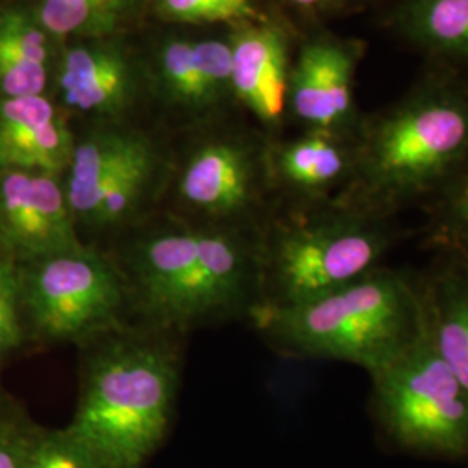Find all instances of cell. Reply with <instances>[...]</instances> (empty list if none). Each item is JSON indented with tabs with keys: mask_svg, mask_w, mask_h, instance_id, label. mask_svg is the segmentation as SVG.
Segmentation results:
<instances>
[{
	"mask_svg": "<svg viewBox=\"0 0 468 468\" xmlns=\"http://www.w3.org/2000/svg\"><path fill=\"white\" fill-rule=\"evenodd\" d=\"M129 268L143 309L162 324L253 311L261 297L259 241L233 229L156 231L135 245Z\"/></svg>",
	"mask_w": 468,
	"mask_h": 468,
	"instance_id": "3",
	"label": "cell"
},
{
	"mask_svg": "<svg viewBox=\"0 0 468 468\" xmlns=\"http://www.w3.org/2000/svg\"><path fill=\"white\" fill-rule=\"evenodd\" d=\"M420 288L427 334L468 392V266L437 259Z\"/></svg>",
	"mask_w": 468,
	"mask_h": 468,
	"instance_id": "15",
	"label": "cell"
},
{
	"mask_svg": "<svg viewBox=\"0 0 468 468\" xmlns=\"http://www.w3.org/2000/svg\"><path fill=\"white\" fill-rule=\"evenodd\" d=\"M371 377V410L384 434L401 450L468 458V392L425 332Z\"/></svg>",
	"mask_w": 468,
	"mask_h": 468,
	"instance_id": "6",
	"label": "cell"
},
{
	"mask_svg": "<svg viewBox=\"0 0 468 468\" xmlns=\"http://www.w3.org/2000/svg\"><path fill=\"white\" fill-rule=\"evenodd\" d=\"M268 179L266 156L234 139L198 146L186 160L179 195L197 212L216 218L249 214Z\"/></svg>",
	"mask_w": 468,
	"mask_h": 468,
	"instance_id": "10",
	"label": "cell"
},
{
	"mask_svg": "<svg viewBox=\"0 0 468 468\" xmlns=\"http://www.w3.org/2000/svg\"><path fill=\"white\" fill-rule=\"evenodd\" d=\"M251 313L284 352L346 361L369 375L396 361L425 332L420 278L385 266L314 301Z\"/></svg>",
	"mask_w": 468,
	"mask_h": 468,
	"instance_id": "2",
	"label": "cell"
},
{
	"mask_svg": "<svg viewBox=\"0 0 468 468\" xmlns=\"http://www.w3.org/2000/svg\"><path fill=\"white\" fill-rule=\"evenodd\" d=\"M160 80L170 101L186 108H200L195 42L186 38H170L158 54Z\"/></svg>",
	"mask_w": 468,
	"mask_h": 468,
	"instance_id": "24",
	"label": "cell"
},
{
	"mask_svg": "<svg viewBox=\"0 0 468 468\" xmlns=\"http://www.w3.org/2000/svg\"><path fill=\"white\" fill-rule=\"evenodd\" d=\"M154 174V150L150 148L139 154L117 177L106 186L100 203L89 222L90 228H113L133 216L144 198Z\"/></svg>",
	"mask_w": 468,
	"mask_h": 468,
	"instance_id": "21",
	"label": "cell"
},
{
	"mask_svg": "<svg viewBox=\"0 0 468 468\" xmlns=\"http://www.w3.org/2000/svg\"><path fill=\"white\" fill-rule=\"evenodd\" d=\"M283 2L297 13L309 17L334 16L338 13H344L354 4H357V0H283Z\"/></svg>",
	"mask_w": 468,
	"mask_h": 468,
	"instance_id": "28",
	"label": "cell"
},
{
	"mask_svg": "<svg viewBox=\"0 0 468 468\" xmlns=\"http://www.w3.org/2000/svg\"><path fill=\"white\" fill-rule=\"evenodd\" d=\"M363 44L354 38L316 35L305 40L292 63L288 112L305 131L356 141L363 117L354 90Z\"/></svg>",
	"mask_w": 468,
	"mask_h": 468,
	"instance_id": "8",
	"label": "cell"
},
{
	"mask_svg": "<svg viewBox=\"0 0 468 468\" xmlns=\"http://www.w3.org/2000/svg\"><path fill=\"white\" fill-rule=\"evenodd\" d=\"M150 148V141L133 131H104L75 143L65 172V191L77 224L89 222L106 186Z\"/></svg>",
	"mask_w": 468,
	"mask_h": 468,
	"instance_id": "16",
	"label": "cell"
},
{
	"mask_svg": "<svg viewBox=\"0 0 468 468\" xmlns=\"http://www.w3.org/2000/svg\"><path fill=\"white\" fill-rule=\"evenodd\" d=\"M268 177L305 200H332L349 183L354 168V141L305 131L266 156Z\"/></svg>",
	"mask_w": 468,
	"mask_h": 468,
	"instance_id": "14",
	"label": "cell"
},
{
	"mask_svg": "<svg viewBox=\"0 0 468 468\" xmlns=\"http://www.w3.org/2000/svg\"><path fill=\"white\" fill-rule=\"evenodd\" d=\"M19 268L25 326L42 340L77 342L117 323L125 276L84 243Z\"/></svg>",
	"mask_w": 468,
	"mask_h": 468,
	"instance_id": "7",
	"label": "cell"
},
{
	"mask_svg": "<svg viewBox=\"0 0 468 468\" xmlns=\"http://www.w3.org/2000/svg\"><path fill=\"white\" fill-rule=\"evenodd\" d=\"M156 7L162 16L177 23H231L239 27L268 19L253 0H156Z\"/></svg>",
	"mask_w": 468,
	"mask_h": 468,
	"instance_id": "23",
	"label": "cell"
},
{
	"mask_svg": "<svg viewBox=\"0 0 468 468\" xmlns=\"http://www.w3.org/2000/svg\"><path fill=\"white\" fill-rule=\"evenodd\" d=\"M50 37L34 15L0 11V96L2 100L44 96L50 61Z\"/></svg>",
	"mask_w": 468,
	"mask_h": 468,
	"instance_id": "18",
	"label": "cell"
},
{
	"mask_svg": "<svg viewBox=\"0 0 468 468\" xmlns=\"http://www.w3.org/2000/svg\"><path fill=\"white\" fill-rule=\"evenodd\" d=\"M399 234L390 218H373L340 201L276 222L259 239L261 297L255 309L314 301L382 268Z\"/></svg>",
	"mask_w": 468,
	"mask_h": 468,
	"instance_id": "5",
	"label": "cell"
},
{
	"mask_svg": "<svg viewBox=\"0 0 468 468\" xmlns=\"http://www.w3.org/2000/svg\"><path fill=\"white\" fill-rule=\"evenodd\" d=\"M387 27L435 61L468 68V0H398Z\"/></svg>",
	"mask_w": 468,
	"mask_h": 468,
	"instance_id": "17",
	"label": "cell"
},
{
	"mask_svg": "<svg viewBox=\"0 0 468 468\" xmlns=\"http://www.w3.org/2000/svg\"><path fill=\"white\" fill-rule=\"evenodd\" d=\"M25 336L21 302V268L0 255V361L16 351Z\"/></svg>",
	"mask_w": 468,
	"mask_h": 468,
	"instance_id": "26",
	"label": "cell"
},
{
	"mask_svg": "<svg viewBox=\"0 0 468 468\" xmlns=\"http://www.w3.org/2000/svg\"><path fill=\"white\" fill-rule=\"evenodd\" d=\"M177 361L167 346L123 338L92 356L67 431L110 468H139L167 434Z\"/></svg>",
	"mask_w": 468,
	"mask_h": 468,
	"instance_id": "4",
	"label": "cell"
},
{
	"mask_svg": "<svg viewBox=\"0 0 468 468\" xmlns=\"http://www.w3.org/2000/svg\"><path fill=\"white\" fill-rule=\"evenodd\" d=\"M23 468H110L65 431L32 429Z\"/></svg>",
	"mask_w": 468,
	"mask_h": 468,
	"instance_id": "22",
	"label": "cell"
},
{
	"mask_svg": "<svg viewBox=\"0 0 468 468\" xmlns=\"http://www.w3.org/2000/svg\"><path fill=\"white\" fill-rule=\"evenodd\" d=\"M75 143L67 122L46 96L0 100V170L61 177Z\"/></svg>",
	"mask_w": 468,
	"mask_h": 468,
	"instance_id": "12",
	"label": "cell"
},
{
	"mask_svg": "<svg viewBox=\"0 0 468 468\" xmlns=\"http://www.w3.org/2000/svg\"><path fill=\"white\" fill-rule=\"evenodd\" d=\"M233 50L231 94L269 129L288 113L292 71L290 40L271 19L239 25L229 37Z\"/></svg>",
	"mask_w": 468,
	"mask_h": 468,
	"instance_id": "11",
	"label": "cell"
},
{
	"mask_svg": "<svg viewBox=\"0 0 468 468\" xmlns=\"http://www.w3.org/2000/svg\"><path fill=\"white\" fill-rule=\"evenodd\" d=\"M30 432L19 420L0 417V468H23Z\"/></svg>",
	"mask_w": 468,
	"mask_h": 468,
	"instance_id": "27",
	"label": "cell"
},
{
	"mask_svg": "<svg viewBox=\"0 0 468 468\" xmlns=\"http://www.w3.org/2000/svg\"><path fill=\"white\" fill-rule=\"evenodd\" d=\"M82 245L59 176L0 170V255L19 266Z\"/></svg>",
	"mask_w": 468,
	"mask_h": 468,
	"instance_id": "9",
	"label": "cell"
},
{
	"mask_svg": "<svg viewBox=\"0 0 468 468\" xmlns=\"http://www.w3.org/2000/svg\"><path fill=\"white\" fill-rule=\"evenodd\" d=\"M141 0H40L34 16L52 38L94 40L115 34Z\"/></svg>",
	"mask_w": 468,
	"mask_h": 468,
	"instance_id": "19",
	"label": "cell"
},
{
	"mask_svg": "<svg viewBox=\"0 0 468 468\" xmlns=\"http://www.w3.org/2000/svg\"><path fill=\"white\" fill-rule=\"evenodd\" d=\"M468 158V80L439 73L373 117L354 141V168L335 200L390 218L435 198Z\"/></svg>",
	"mask_w": 468,
	"mask_h": 468,
	"instance_id": "1",
	"label": "cell"
},
{
	"mask_svg": "<svg viewBox=\"0 0 468 468\" xmlns=\"http://www.w3.org/2000/svg\"><path fill=\"white\" fill-rule=\"evenodd\" d=\"M423 238L437 259L468 266V158L435 197Z\"/></svg>",
	"mask_w": 468,
	"mask_h": 468,
	"instance_id": "20",
	"label": "cell"
},
{
	"mask_svg": "<svg viewBox=\"0 0 468 468\" xmlns=\"http://www.w3.org/2000/svg\"><path fill=\"white\" fill-rule=\"evenodd\" d=\"M195 68L200 108L210 106L231 92L233 50L229 38L195 42Z\"/></svg>",
	"mask_w": 468,
	"mask_h": 468,
	"instance_id": "25",
	"label": "cell"
},
{
	"mask_svg": "<svg viewBox=\"0 0 468 468\" xmlns=\"http://www.w3.org/2000/svg\"><path fill=\"white\" fill-rule=\"evenodd\" d=\"M58 85L69 108L110 117L122 113L133 102L137 75L125 50L104 38H94L65 52Z\"/></svg>",
	"mask_w": 468,
	"mask_h": 468,
	"instance_id": "13",
	"label": "cell"
}]
</instances>
